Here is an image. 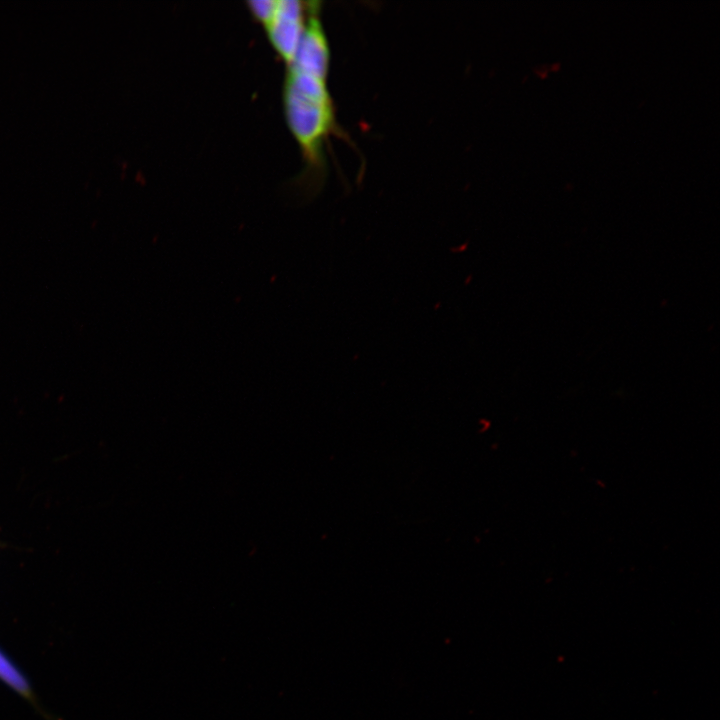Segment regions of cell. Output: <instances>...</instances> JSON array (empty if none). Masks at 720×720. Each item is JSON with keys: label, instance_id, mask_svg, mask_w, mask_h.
Listing matches in <instances>:
<instances>
[{"label": "cell", "instance_id": "1", "mask_svg": "<svg viewBox=\"0 0 720 720\" xmlns=\"http://www.w3.org/2000/svg\"><path fill=\"white\" fill-rule=\"evenodd\" d=\"M328 72L325 68L291 63L286 66L283 84L282 101L288 127L306 166L313 172L322 169L323 149L336 127Z\"/></svg>", "mask_w": 720, "mask_h": 720}, {"label": "cell", "instance_id": "3", "mask_svg": "<svg viewBox=\"0 0 720 720\" xmlns=\"http://www.w3.org/2000/svg\"><path fill=\"white\" fill-rule=\"evenodd\" d=\"M0 678L22 695L28 696L30 694L29 686L24 677L1 652Z\"/></svg>", "mask_w": 720, "mask_h": 720}, {"label": "cell", "instance_id": "2", "mask_svg": "<svg viewBox=\"0 0 720 720\" xmlns=\"http://www.w3.org/2000/svg\"><path fill=\"white\" fill-rule=\"evenodd\" d=\"M248 9L262 25L272 48L290 64L303 38L310 2L264 0L247 2Z\"/></svg>", "mask_w": 720, "mask_h": 720}]
</instances>
